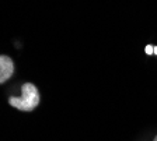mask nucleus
I'll list each match as a JSON object with an SVG mask.
<instances>
[{
    "instance_id": "nucleus-1",
    "label": "nucleus",
    "mask_w": 157,
    "mask_h": 141,
    "mask_svg": "<svg viewBox=\"0 0 157 141\" xmlns=\"http://www.w3.org/2000/svg\"><path fill=\"white\" fill-rule=\"evenodd\" d=\"M10 105L23 112H33L39 105V92L33 82H25L21 87V96H10Z\"/></svg>"
},
{
    "instance_id": "nucleus-2",
    "label": "nucleus",
    "mask_w": 157,
    "mask_h": 141,
    "mask_svg": "<svg viewBox=\"0 0 157 141\" xmlns=\"http://www.w3.org/2000/svg\"><path fill=\"white\" fill-rule=\"evenodd\" d=\"M14 63L9 56L0 55V84L6 82L10 77L13 76Z\"/></svg>"
},
{
    "instance_id": "nucleus-3",
    "label": "nucleus",
    "mask_w": 157,
    "mask_h": 141,
    "mask_svg": "<svg viewBox=\"0 0 157 141\" xmlns=\"http://www.w3.org/2000/svg\"><path fill=\"white\" fill-rule=\"evenodd\" d=\"M144 50H146V55H151V53H154V48L151 45H147Z\"/></svg>"
},
{
    "instance_id": "nucleus-4",
    "label": "nucleus",
    "mask_w": 157,
    "mask_h": 141,
    "mask_svg": "<svg viewBox=\"0 0 157 141\" xmlns=\"http://www.w3.org/2000/svg\"><path fill=\"white\" fill-rule=\"evenodd\" d=\"M154 55H157V46L154 48Z\"/></svg>"
},
{
    "instance_id": "nucleus-5",
    "label": "nucleus",
    "mask_w": 157,
    "mask_h": 141,
    "mask_svg": "<svg viewBox=\"0 0 157 141\" xmlns=\"http://www.w3.org/2000/svg\"><path fill=\"white\" fill-rule=\"evenodd\" d=\"M153 141H157V136H156V137H154V140Z\"/></svg>"
}]
</instances>
